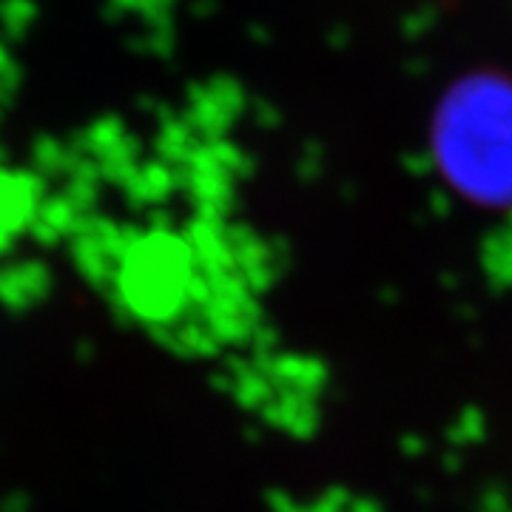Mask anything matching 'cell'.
<instances>
[{"label": "cell", "instance_id": "1", "mask_svg": "<svg viewBox=\"0 0 512 512\" xmlns=\"http://www.w3.org/2000/svg\"><path fill=\"white\" fill-rule=\"evenodd\" d=\"M441 165L473 200L512 205V86L481 80L458 89L441 114Z\"/></svg>", "mask_w": 512, "mask_h": 512}]
</instances>
